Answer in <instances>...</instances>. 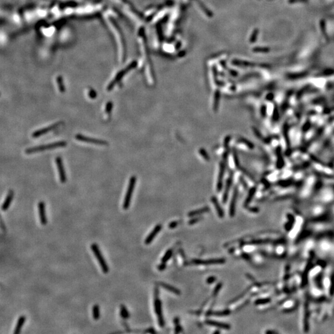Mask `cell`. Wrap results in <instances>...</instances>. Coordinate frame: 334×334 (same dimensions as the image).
<instances>
[{"instance_id": "6da1fadb", "label": "cell", "mask_w": 334, "mask_h": 334, "mask_svg": "<svg viewBox=\"0 0 334 334\" xmlns=\"http://www.w3.org/2000/svg\"><path fill=\"white\" fill-rule=\"evenodd\" d=\"M67 146V142L66 141H59L54 143H51V144H49L46 145H42L40 146H37L35 147H31L25 150L26 154H32L37 153V152H40L44 151L45 150H49V149H56V148L60 147H64Z\"/></svg>"}, {"instance_id": "7a4b0ae2", "label": "cell", "mask_w": 334, "mask_h": 334, "mask_svg": "<svg viewBox=\"0 0 334 334\" xmlns=\"http://www.w3.org/2000/svg\"><path fill=\"white\" fill-rule=\"evenodd\" d=\"M90 247H91L92 251L93 252L94 256L96 257V259L98 262L102 272L104 274H107L109 272V267L107 265L105 259L102 254L101 251H100V248L98 247V245L96 243H92Z\"/></svg>"}, {"instance_id": "3957f363", "label": "cell", "mask_w": 334, "mask_h": 334, "mask_svg": "<svg viewBox=\"0 0 334 334\" xmlns=\"http://www.w3.org/2000/svg\"><path fill=\"white\" fill-rule=\"evenodd\" d=\"M136 177L134 176H132L130 179V183L128 184V187L127 189V191L126 193V195L125 199H124V202L123 204V208L124 209H128L130 207L131 200L132 198V195L136 183Z\"/></svg>"}, {"instance_id": "277c9868", "label": "cell", "mask_w": 334, "mask_h": 334, "mask_svg": "<svg viewBox=\"0 0 334 334\" xmlns=\"http://www.w3.org/2000/svg\"><path fill=\"white\" fill-rule=\"evenodd\" d=\"M228 154H223V161L222 162V164H220V171H219V174H218V182H217V192H220L221 190L222 189V186H223V177H224V174H225V166H226V163H227V158H228Z\"/></svg>"}, {"instance_id": "5b68a950", "label": "cell", "mask_w": 334, "mask_h": 334, "mask_svg": "<svg viewBox=\"0 0 334 334\" xmlns=\"http://www.w3.org/2000/svg\"><path fill=\"white\" fill-rule=\"evenodd\" d=\"M75 138H76V139H77L78 141L90 143V144H96V145H101V146L108 145V142L106 141L98 139H95V138H92V137H87L85 136L80 134H76L75 136Z\"/></svg>"}, {"instance_id": "8992f818", "label": "cell", "mask_w": 334, "mask_h": 334, "mask_svg": "<svg viewBox=\"0 0 334 334\" xmlns=\"http://www.w3.org/2000/svg\"><path fill=\"white\" fill-rule=\"evenodd\" d=\"M154 308H155V312L158 318V322L159 324V326L161 327H164L165 326V321L163 316V314H162V309H161V303L159 298H155L154 301Z\"/></svg>"}, {"instance_id": "52a82bcc", "label": "cell", "mask_w": 334, "mask_h": 334, "mask_svg": "<svg viewBox=\"0 0 334 334\" xmlns=\"http://www.w3.org/2000/svg\"><path fill=\"white\" fill-rule=\"evenodd\" d=\"M226 262L225 259L224 258H217V259H211L208 260H201V259H194L193 262L196 265H212V264H224Z\"/></svg>"}, {"instance_id": "ba28073f", "label": "cell", "mask_w": 334, "mask_h": 334, "mask_svg": "<svg viewBox=\"0 0 334 334\" xmlns=\"http://www.w3.org/2000/svg\"><path fill=\"white\" fill-rule=\"evenodd\" d=\"M56 164L57 165V168L58 170V173L60 181L62 183H65L66 182V175L65 172V170L64 168V166L63 164V161L61 157H58L56 158Z\"/></svg>"}, {"instance_id": "9c48e42d", "label": "cell", "mask_w": 334, "mask_h": 334, "mask_svg": "<svg viewBox=\"0 0 334 334\" xmlns=\"http://www.w3.org/2000/svg\"><path fill=\"white\" fill-rule=\"evenodd\" d=\"M61 122H58V123H56L55 124H53V125H51L49 126H48L46 128H42L41 130H39L36 131H35L34 132L32 133V136L33 138H37L39 137L42 135L48 133L49 132L51 131V130H54V129L56 128L58 126H59L60 125Z\"/></svg>"}, {"instance_id": "30bf717a", "label": "cell", "mask_w": 334, "mask_h": 334, "mask_svg": "<svg viewBox=\"0 0 334 334\" xmlns=\"http://www.w3.org/2000/svg\"><path fill=\"white\" fill-rule=\"evenodd\" d=\"M38 211H39V218L42 225H45L47 223V218L45 211V204L44 202L41 201L38 204Z\"/></svg>"}, {"instance_id": "8fae6325", "label": "cell", "mask_w": 334, "mask_h": 334, "mask_svg": "<svg viewBox=\"0 0 334 334\" xmlns=\"http://www.w3.org/2000/svg\"><path fill=\"white\" fill-rule=\"evenodd\" d=\"M238 188L236 187L234 189V192L233 194V196L231 198V200L230 202V216L231 217H233L235 215V210H236V199L238 197Z\"/></svg>"}, {"instance_id": "7c38bea8", "label": "cell", "mask_w": 334, "mask_h": 334, "mask_svg": "<svg viewBox=\"0 0 334 334\" xmlns=\"http://www.w3.org/2000/svg\"><path fill=\"white\" fill-rule=\"evenodd\" d=\"M161 230V224H158L155 226V227L152 230V231L150 233L149 235L147 236L145 240V243L146 245H149L154 240V238L156 237L157 235L158 234L160 230Z\"/></svg>"}, {"instance_id": "4fadbf2b", "label": "cell", "mask_w": 334, "mask_h": 334, "mask_svg": "<svg viewBox=\"0 0 334 334\" xmlns=\"http://www.w3.org/2000/svg\"><path fill=\"white\" fill-rule=\"evenodd\" d=\"M233 174L231 173L230 176H229L228 179H227V183H226V186H225V191H224L223 193V198H222V201L225 204L227 202V199L228 197V194H229V192H230V190L231 188V186L232 184V181H233Z\"/></svg>"}, {"instance_id": "5bb4252c", "label": "cell", "mask_w": 334, "mask_h": 334, "mask_svg": "<svg viewBox=\"0 0 334 334\" xmlns=\"http://www.w3.org/2000/svg\"><path fill=\"white\" fill-rule=\"evenodd\" d=\"M206 324H207V325H209V326H213V327H218V328H222V329H225V330H230V328L231 327L228 324L220 322L215 321H212V320H207L206 321Z\"/></svg>"}, {"instance_id": "9a60e30c", "label": "cell", "mask_w": 334, "mask_h": 334, "mask_svg": "<svg viewBox=\"0 0 334 334\" xmlns=\"http://www.w3.org/2000/svg\"><path fill=\"white\" fill-rule=\"evenodd\" d=\"M14 197V192L12 190H9V192L7 194V196L4 200V201L2 205V210L3 211H6L8 210V209L10 206V205L12 202V200Z\"/></svg>"}, {"instance_id": "2e32d148", "label": "cell", "mask_w": 334, "mask_h": 334, "mask_svg": "<svg viewBox=\"0 0 334 334\" xmlns=\"http://www.w3.org/2000/svg\"><path fill=\"white\" fill-rule=\"evenodd\" d=\"M157 284L160 286V287L164 288L165 289L169 291V292H170L171 293H173L177 295H179L181 294V292L179 289H178L177 288L173 287V286H171L168 283L161 282V281H159V282H157Z\"/></svg>"}, {"instance_id": "e0dca14e", "label": "cell", "mask_w": 334, "mask_h": 334, "mask_svg": "<svg viewBox=\"0 0 334 334\" xmlns=\"http://www.w3.org/2000/svg\"><path fill=\"white\" fill-rule=\"evenodd\" d=\"M211 201H212V202L214 206H215V208H216V211H217V212L218 216L219 217H220V218H223L224 217V215H225V213H224L223 210L222 208L221 207L220 205V204H219V202H218V201L217 199L216 198V197H215V196L212 197V198H211Z\"/></svg>"}, {"instance_id": "ac0fdd59", "label": "cell", "mask_w": 334, "mask_h": 334, "mask_svg": "<svg viewBox=\"0 0 334 334\" xmlns=\"http://www.w3.org/2000/svg\"><path fill=\"white\" fill-rule=\"evenodd\" d=\"M26 321V317L24 316H21L19 317L17 324H16V327H15V329H14V334H18L21 332L22 327H23L24 324Z\"/></svg>"}, {"instance_id": "d6986e66", "label": "cell", "mask_w": 334, "mask_h": 334, "mask_svg": "<svg viewBox=\"0 0 334 334\" xmlns=\"http://www.w3.org/2000/svg\"><path fill=\"white\" fill-rule=\"evenodd\" d=\"M209 211H210V208L209 207H204L200 208L199 209L195 210V211L189 212L188 213V216H189L190 217H193L194 216H199V215L202 214V213H206V212H209Z\"/></svg>"}, {"instance_id": "ffe728a7", "label": "cell", "mask_w": 334, "mask_h": 334, "mask_svg": "<svg viewBox=\"0 0 334 334\" xmlns=\"http://www.w3.org/2000/svg\"><path fill=\"white\" fill-rule=\"evenodd\" d=\"M230 314V311L229 309H225L224 310V311H215V312H211V311H209L207 313V316H211V315H212V316H228L229 314Z\"/></svg>"}, {"instance_id": "44dd1931", "label": "cell", "mask_w": 334, "mask_h": 334, "mask_svg": "<svg viewBox=\"0 0 334 334\" xmlns=\"http://www.w3.org/2000/svg\"><path fill=\"white\" fill-rule=\"evenodd\" d=\"M92 317L94 320H98L100 317V306L98 304H95L92 307Z\"/></svg>"}, {"instance_id": "7402d4cb", "label": "cell", "mask_w": 334, "mask_h": 334, "mask_svg": "<svg viewBox=\"0 0 334 334\" xmlns=\"http://www.w3.org/2000/svg\"><path fill=\"white\" fill-rule=\"evenodd\" d=\"M220 91H219V90H217L216 94H215L214 103H213V109L216 112L218 109L219 103H220Z\"/></svg>"}, {"instance_id": "603a6c76", "label": "cell", "mask_w": 334, "mask_h": 334, "mask_svg": "<svg viewBox=\"0 0 334 334\" xmlns=\"http://www.w3.org/2000/svg\"><path fill=\"white\" fill-rule=\"evenodd\" d=\"M120 315L123 319H128L130 317V313L128 311L125 305H121L120 306Z\"/></svg>"}, {"instance_id": "cb8c5ba5", "label": "cell", "mask_w": 334, "mask_h": 334, "mask_svg": "<svg viewBox=\"0 0 334 334\" xmlns=\"http://www.w3.org/2000/svg\"><path fill=\"white\" fill-rule=\"evenodd\" d=\"M173 255V250L172 249H168L167 250V251L165 252V255L163 256V257L161 258V262H164V263H166V262L169 261L171 257Z\"/></svg>"}, {"instance_id": "d4e9b609", "label": "cell", "mask_w": 334, "mask_h": 334, "mask_svg": "<svg viewBox=\"0 0 334 334\" xmlns=\"http://www.w3.org/2000/svg\"><path fill=\"white\" fill-rule=\"evenodd\" d=\"M255 192H256V189H255V188H252V189H251V191H249V194H248V196L247 197V198H246V200H245V206H246L247 205H248V204H249V203L251 201V200H252V197H253V196H254Z\"/></svg>"}, {"instance_id": "484cf974", "label": "cell", "mask_w": 334, "mask_h": 334, "mask_svg": "<svg viewBox=\"0 0 334 334\" xmlns=\"http://www.w3.org/2000/svg\"><path fill=\"white\" fill-rule=\"evenodd\" d=\"M57 83H58V87H59V90H60V92L61 93H64L65 92V86L63 84V79L61 77V76H59V77L57 78Z\"/></svg>"}, {"instance_id": "4316f807", "label": "cell", "mask_w": 334, "mask_h": 334, "mask_svg": "<svg viewBox=\"0 0 334 334\" xmlns=\"http://www.w3.org/2000/svg\"><path fill=\"white\" fill-rule=\"evenodd\" d=\"M222 283L221 282H219L218 283H217V285L216 286V287H215L214 290H213V297H216V296L218 295V293L220 292L222 287Z\"/></svg>"}, {"instance_id": "83f0119b", "label": "cell", "mask_w": 334, "mask_h": 334, "mask_svg": "<svg viewBox=\"0 0 334 334\" xmlns=\"http://www.w3.org/2000/svg\"><path fill=\"white\" fill-rule=\"evenodd\" d=\"M113 104L112 103V102L109 101L108 102H107V103L106 104V107H105V112L109 114L112 112V108H113Z\"/></svg>"}, {"instance_id": "f1b7e54d", "label": "cell", "mask_w": 334, "mask_h": 334, "mask_svg": "<svg viewBox=\"0 0 334 334\" xmlns=\"http://www.w3.org/2000/svg\"><path fill=\"white\" fill-rule=\"evenodd\" d=\"M88 95H89V97L92 98V99H95V98H96V97H97V93L94 89H90L89 91Z\"/></svg>"}, {"instance_id": "f546056e", "label": "cell", "mask_w": 334, "mask_h": 334, "mask_svg": "<svg viewBox=\"0 0 334 334\" xmlns=\"http://www.w3.org/2000/svg\"><path fill=\"white\" fill-rule=\"evenodd\" d=\"M216 280H217V278L216 277V276H211L207 279L206 282L208 284H212V283H213Z\"/></svg>"}, {"instance_id": "4dcf8cb0", "label": "cell", "mask_w": 334, "mask_h": 334, "mask_svg": "<svg viewBox=\"0 0 334 334\" xmlns=\"http://www.w3.org/2000/svg\"><path fill=\"white\" fill-rule=\"evenodd\" d=\"M200 154H201V155L204 157V158L206 159V160H209V156L208 155V154L206 152V151L204 149H201L200 150Z\"/></svg>"}, {"instance_id": "1f68e13d", "label": "cell", "mask_w": 334, "mask_h": 334, "mask_svg": "<svg viewBox=\"0 0 334 334\" xmlns=\"http://www.w3.org/2000/svg\"><path fill=\"white\" fill-rule=\"evenodd\" d=\"M202 219V217H198V218H194L193 219H191V220L189 221L188 223L189 225H193V224H195L197 223L198 222H199L200 220Z\"/></svg>"}, {"instance_id": "d6a6232c", "label": "cell", "mask_w": 334, "mask_h": 334, "mask_svg": "<svg viewBox=\"0 0 334 334\" xmlns=\"http://www.w3.org/2000/svg\"><path fill=\"white\" fill-rule=\"evenodd\" d=\"M177 225H178V222H176V221H174V222H171V223L169 224L168 227H169L170 229H173V228H176V227H177Z\"/></svg>"}, {"instance_id": "836d02e7", "label": "cell", "mask_w": 334, "mask_h": 334, "mask_svg": "<svg viewBox=\"0 0 334 334\" xmlns=\"http://www.w3.org/2000/svg\"><path fill=\"white\" fill-rule=\"evenodd\" d=\"M183 331L182 327H181L179 325V324H176V327H175V333H180L181 331Z\"/></svg>"}, {"instance_id": "e575fe53", "label": "cell", "mask_w": 334, "mask_h": 334, "mask_svg": "<svg viewBox=\"0 0 334 334\" xmlns=\"http://www.w3.org/2000/svg\"><path fill=\"white\" fill-rule=\"evenodd\" d=\"M165 268H166V264L164 262H161V264L158 266V269L160 271L165 270Z\"/></svg>"}, {"instance_id": "d590c367", "label": "cell", "mask_w": 334, "mask_h": 334, "mask_svg": "<svg viewBox=\"0 0 334 334\" xmlns=\"http://www.w3.org/2000/svg\"><path fill=\"white\" fill-rule=\"evenodd\" d=\"M253 50H254V51L260 52V51H268V49H257H257H254Z\"/></svg>"}, {"instance_id": "8d00e7d4", "label": "cell", "mask_w": 334, "mask_h": 334, "mask_svg": "<svg viewBox=\"0 0 334 334\" xmlns=\"http://www.w3.org/2000/svg\"><path fill=\"white\" fill-rule=\"evenodd\" d=\"M146 332L150 333H155V331H154V329L151 328H149V330H147V331H146Z\"/></svg>"}, {"instance_id": "74e56055", "label": "cell", "mask_w": 334, "mask_h": 334, "mask_svg": "<svg viewBox=\"0 0 334 334\" xmlns=\"http://www.w3.org/2000/svg\"><path fill=\"white\" fill-rule=\"evenodd\" d=\"M179 318L176 317V318L174 319V322H175V324H179Z\"/></svg>"}, {"instance_id": "f35d334b", "label": "cell", "mask_w": 334, "mask_h": 334, "mask_svg": "<svg viewBox=\"0 0 334 334\" xmlns=\"http://www.w3.org/2000/svg\"><path fill=\"white\" fill-rule=\"evenodd\" d=\"M220 333V331H216V332H213V333Z\"/></svg>"}]
</instances>
